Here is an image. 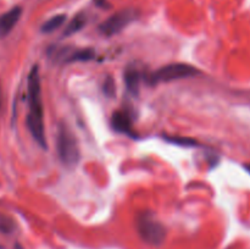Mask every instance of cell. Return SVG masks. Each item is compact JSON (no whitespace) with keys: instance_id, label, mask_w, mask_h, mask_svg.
<instances>
[{"instance_id":"1","label":"cell","mask_w":250,"mask_h":249,"mask_svg":"<svg viewBox=\"0 0 250 249\" xmlns=\"http://www.w3.org/2000/svg\"><path fill=\"white\" fill-rule=\"evenodd\" d=\"M27 97L29 111L27 115V127L38 145L46 149L45 127H44V109L42 102V83L39 67L34 65L27 80Z\"/></svg>"},{"instance_id":"2","label":"cell","mask_w":250,"mask_h":249,"mask_svg":"<svg viewBox=\"0 0 250 249\" xmlns=\"http://www.w3.org/2000/svg\"><path fill=\"white\" fill-rule=\"evenodd\" d=\"M137 231L146 243L150 246H161L166 238V229L151 212L144 211L136 220Z\"/></svg>"},{"instance_id":"3","label":"cell","mask_w":250,"mask_h":249,"mask_svg":"<svg viewBox=\"0 0 250 249\" xmlns=\"http://www.w3.org/2000/svg\"><path fill=\"white\" fill-rule=\"evenodd\" d=\"M56 149L60 160L67 167H73L78 164L81 159L80 146H78L77 139L73 136L72 132L65 126H59L58 136H56Z\"/></svg>"},{"instance_id":"4","label":"cell","mask_w":250,"mask_h":249,"mask_svg":"<svg viewBox=\"0 0 250 249\" xmlns=\"http://www.w3.org/2000/svg\"><path fill=\"white\" fill-rule=\"evenodd\" d=\"M199 73L200 71L197 67H194V66L189 65V63L175 62L156 70L150 76V80L151 83L172 82V81L183 80V78L194 77V76L199 75Z\"/></svg>"},{"instance_id":"5","label":"cell","mask_w":250,"mask_h":249,"mask_svg":"<svg viewBox=\"0 0 250 249\" xmlns=\"http://www.w3.org/2000/svg\"><path fill=\"white\" fill-rule=\"evenodd\" d=\"M137 19V11L133 9H125L115 12L114 15L102 22L99 26V31L106 37H111L114 34L120 33L122 29L126 28L131 22Z\"/></svg>"},{"instance_id":"6","label":"cell","mask_w":250,"mask_h":249,"mask_svg":"<svg viewBox=\"0 0 250 249\" xmlns=\"http://www.w3.org/2000/svg\"><path fill=\"white\" fill-rule=\"evenodd\" d=\"M111 126L119 133L127 134L132 138H137V133L132 127V119L129 114L125 110H117L112 114Z\"/></svg>"},{"instance_id":"7","label":"cell","mask_w":250,"mask_h":249,"mask_svg":"<svg viewBox=\"0 0 250 249\" xmlns=\"http://www.w3.org/2000/svg\"><path fill=\"white\" fill-rule=\"evenodd\" d=\"M22 15V9L20 6L12 7L7 12L0 16V38L7 36L14 29Z\"/></svg>"},{"instance_id":"8","label":"cell","mask_w":250,"mask_h":249,"mask_svg":"<svg viewBox=\"0 0 250 249\" xmlns=\"http://www.w3.org/2000/svg\"><path fill=\"white\" fill-rule=\"evenodd\" d=\"M125 83L128 93H131L133 97L139 94V84H141V72L133 66H128L125 71L124 75Z\"/></svg>"},{"instance_id":"9","label":"cell","mask_w":250,"mask_h":249,"mask_svg":"<svg viewBox=\"0 0 250 249\" xmlns=\"http://www.w3.org/2000/svg\"><path fill=\"white\" fill-rule=\"evenodd\" d=\"M95 59V51L93 49H77L72 51L71 54L66 55L63 58V61L67 63L70 62H78V61H89Z\"/></svg>"},{"instance_id":"10","label":"cell","mask_w":250,"mask_h":249,"mask_svg":"<svg viewBox=\"0 0 250 249\" xmlns=\"http://www.w3.org/2000/svg\"><path fill=\"white\" fill-rule=\"evenodd\" d=\"M85 22H87V19H85L84 15L83 14L76 15V16L71 20L70 23L66 26L65 32H63V36L68 37V36H72V34L77 33V32H80L81 29L84 27Z\"/></svg>"},{"instance_id":"11","label":"cell","mask_w":250,"mask_h":249,"mask_svg":"<svg viewBox=\"0 0 250 249\" xmlns=\"http://www.w3.org/2000/svg\"><path fill=\"white\" fill-rule=\"evenodd\" d=\"M65 21H66V15L63 14L55 15V16L50 17L48 21L44 22V23L42 24L41 29L43 33H51V32L56 31L59 27L62 26V24L65 23Z\"/></svg>"},{"instance_id":"12","label":"cell","mask_w":250,"mask_h":249,"mask_svg":"<svg viewBox=\"0 0 250 249\" xmlns=\"http://www.w3.org/2000/svg\"><path fill=\"white\" fill-rule=\"evenodd\" d=\"M165 139L171 144H175V145L180 146H198L199 143H198L195 139L189 138V137H168L165 136Z\"/></svg>"},{"instance_id":"13","label":"cell","mask_w":250,"mask_h":249,"mask_svg":"<svg viewBox=\"0 0 250 249\" xmlns=\"http://www.w3.org/2000/svg\"><path fill=\"white\" fill-rule=\"evenodd\" d=\"M15 228H16L15 222L6 215L0 214V232H2V233H11Z\"/></svg>"},{"instance_id":"14","label":"cell","mask_w":250,"mask_h":249,"mask_svg":"<svg viewBox=\"0 0 250 249\" xmlns=\"http://www.w3.org/2000/svg\"><path fill=\"white\" fill-rule=\"evenodd\" d=\"M103 90H104L105 95H107V97H114L115 83H114V80H112L110 76L104 81V84H103Z\"/></svg>"},{"instance_id":"15","label":"cell","mask_w":250,"mask_h":249,"mask_svg":"<svg viewBox=\"0 0 250 249\" xmlns=\"http://www.w3.org/2000/svg\"><path fill=\"white\" fill-rule=\"evenodd\" d=\"M95 2H97L98 5H103V4H105V1H106V0H94Z\"/></svg>"},{"instance_id":"16","label":"cell","mask_w":250,"mask_h":249,"mask_svg":"<svg viewBox=\"0 0 250 249\" xmlns=\"http://www.w3.org/2000/svg\"><path fill=\"white\" fill-rule=\"evenodd\" d=\"M244 167H246V170H247V171H248V172L250 173V164H247V165H246V166H244Z\"/></svg>"},{"instance_id":"17","label":"cell","mask_w":250,"mask_h":249,"mask_svg":"<svg viewBox=\"0 0 250 249\" xmlns=\"http://www.w3.org/2000/svg\"><path fill=\"white\" fill-rule=\"evenodd\" d=\"M0 103H1V97H0Z\"/></svg>"},{"instance_id":"18","label":"cell","mask_w":250,"mask_h":249,"mask_svg":"<svg viewBox=\"0 0 250 249\" xmlns=\"http://www.w3.org/2000/svg\"><path fill=\"white\" fill-rule=\"evenodd\" d=\"M0 249H1V247H0Z\"/></svg>"}]
</instances>
